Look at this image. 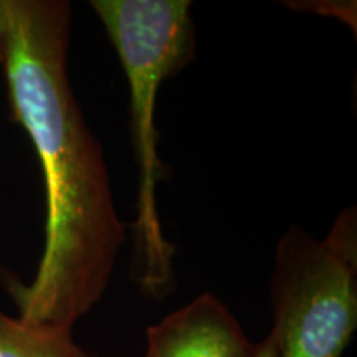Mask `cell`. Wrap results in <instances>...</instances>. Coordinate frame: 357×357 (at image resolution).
Masks as SVG:
<instances>
[{
	"label": "cell",
	"mask_w": 357,
	"mask_h": 357,
	"mask_svg": "<svg viewBox=\"0 0 357 357\" xmlns=\"http://www.w3.org/2000/svg\"><path fill=\"white\" fill-rule=\"evenodd\" d=\"M10 116L43 172L47 220L30 283L0 271L25 323L70 328L101 300L126 240L101 144L68 78L73 8L66 0H3Z\"/></svg>",
	"instance_id": "cell-1"
},
{
	"label": "cell",
	"mask_w": 357,
	"mask_h": 357,
	"mask_svg": "<svg viewBox=\"0 0 357 357\" xmlns=\"http://www.w3.org/2000/svg\"><path fill=\"white\" fill-rule=\"evenodd\" d=\"M0 357H88L73 329L30 324L0 310Z\"/></svg>",
	"instance_id": "cell-5"
},
{
	"label": "cell",
	"mask_w": 357,
	"mask_h": 357,
	"mask_svg": "<svg viewBox=\"0 0 357 357\" xmlns=\"http://www.w3.org/2000/svg\"><path fill=\"white\" fill-rule=\"evenodd\" d=\"M250 357H278V349H276L273 334L270 333L261 342L253 346V351Z\"/></svg>",
	"instance_id": "cell-6"
},
{
	"label": "cell",
	"mask_w": 357,
	"mask_h": 357,
	"mask_svg": "<svg viewBox=\"0 0 357 357\" xmlns=\"http://www.w3.org/2000/svg\"><path fill=\"white\" fill-rule=\"evenodd\" d=\"M278 357H341L357 328L356 211L324 240L301 229L280 238L270 281Z\"/></svg>",
	"instance_id": "cell-3"
},
{
	"label": "cell",
	"mask_w": 357,
	"mask_h": 357,
	"mask_svg": "<svg viewBox=\"0 0 357 357\" xmlns=\"http://www.w3.org/2000/svg\"><path fill=\"white\" fill-rule=\"evenodd\" d=\"M7 53V15H6V3L0 0V65H3Z\"/></svg>",
	"instance_id": "cell-7"
},
{
	"label": "cell",
	"mask_w": 357,
	"mask_h": 357,
	"mask_svg": "<svg viewBox=\"0 0 357 357\" xmlns=\"http://www.w3.org/2000/svg\"><path fill=\"white\" fill-rule=\"evenodd\" d=\"M189 0H93L91 8L114 47L129 86L131 132L139 187L134 222L137 283L146 296H166L172 288L174 245L158 213V182L164 164L158 154L155 102L160 84L194 56L195 30Z\"/></svg>",
	"instance_id": "cell-2"
},
{
	"label": "cell",
	"mask_w": 357,
	"mask_h": 357,
	"mask_svg": "<svg viewBox=\"0 0 357 357\" xmlns=\"http://www.w3.org/2000/svg\"><path fill=\"white\" fill-rule=\"evenodd\" d=\"M144 357H250L253 342L218 298L204 293L147 329Z\"/></svg>",
	"instance_id": "cell-4"
}]
</instances>
